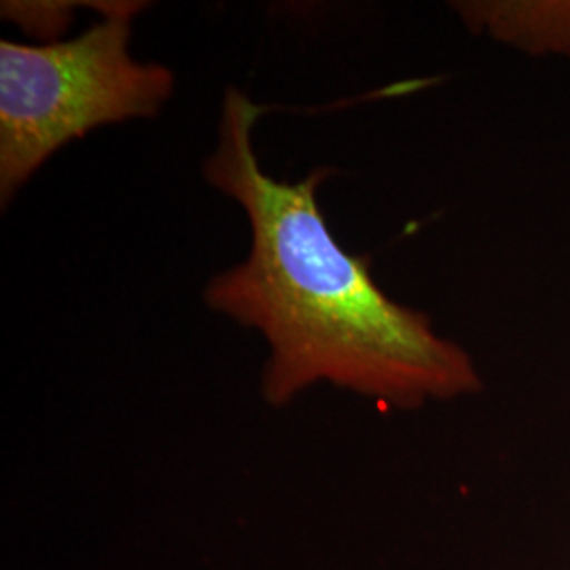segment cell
<instances>
[{
  "label": "cell",
  "instance_id": "obj_1",
  "mask_svg": "<svg viewBox=\"0 0 570 570\" xmlns=\"http://www.w3.org/2000/svg\"><path fill=\"white\" fill-rule=\"evenodd\" d=\"M261 115L244 91L226 89L220 140L204 171L244 207L252 247L207 284L205 303L265 336L266 402L284 406L322 381L395 410L478 395L484 379L468 348L438 334L428 313L389 298L367 258L330 233L317 188L334 169L317 167L296 184L263 171L252 142Z\"/></svg>",
  "mask_w": 570,
  "mask_h": 570
},
{
  "label": "cell",
  "instance_id": "obj_2",
  "mask_svg": "<svg viewBox=\"0 0 570 570\" xmlns=\"http://www.w3.org/2000/svg\"><path fill=\"white\" fill-rule=\"evenodd\" d=\"M144 2H102V21L72 41L0 42V199L9 204L60 148L91 129L155 117L174 75L129 53Z\"/></svg>",
  "mask_w": 570,
  "mask_h": 570
},
{
  "label": "cell",
  "instance_id": "obj_3",
  "mask_svg": "<svg viewBox=\"0 0 570 570\" xmlns=\"http://www.w3.org/2000/svg\"><path fill=\"white\" fill-rule=\"evenodd\" d=\"M450 9L475 37L530 58L570 61V0H456Z\"/></svg>",
  "mask_w": 570,
  "mask_h": 570
},
{
  "label": "cell",
  "instance_id": "obj_4",
  "mask_svg": "<svg viewBox=\"0 0 570 570\" xmlns=\"http://www.w3.org/2000/svg\"><path fill=\"white\" fill-rule=\"evenodd\" d=\"M72 4L63 2H4L2 16L20 21L23 30H32L39 35H58L72 16Z\"/></svg>",
  "mask_w": 570,
  "mask_h": 570
}]
</instances>
